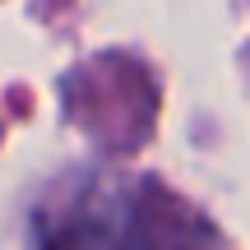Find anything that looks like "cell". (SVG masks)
<instances>
[{
    "instance_id": "1",
    "label": "cell",
    "mask_w": 250,
    "mask_h": 250,
    "mask_svg": "<svg viewBox=\"0 0 250 250\" xmlns=\"http://www.w3.org/2000/svg\"><path fill=\"white\" fill-rule=\"evenodd\" d=\"M28 250H223V236L162 181L74 171L42 186L23 223Z\"/></svg>"
}]
</instances>
